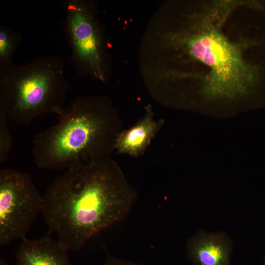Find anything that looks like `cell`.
I'll use <instances>...</instances> for the list:
<instances>
[{
    "label": "cell",
    "instance_id": "cell-8",
    "mask_svg": "<svg viewBox=\"0 0 265 265\" xmlns=\"http://www.w3.org/2000/svg\"><path fill=\"white\" fill-rule=\"evenodd\" d=\"M186 250L194 265H231L233 244L225 232L199 230L187 240Z\"/></svg>",
    "mask_w": 265,
    "mask_h": 265
},
{
    "label": "cell",
    "instance_id": "cell-13",
    "mask_svg": "<svg viewBox=\"0 0 265 265\" xmlns=\"http://www.w3.org/2000/svg\"><path fill=\"white\" fill-rule=\"evenodd\" d=\"M0 265H7L5 261L1 257L0 258Z\"/></svg>",
    "mask_w": 265,
    "mask_h": 265
},
{
    "label": "cell",
    "instance_id": "cell-14",
    "mask_svg": "<svg viewBox=\"0 0 265 265\" xmlns=\"http://www.w3.org/2000/svg\"></svg>",
    "mask_w": 265,
    "mask_h": 265
},
{
    "label": "cell",
    "instance_id": "cell-12",
    "mask_svg": "<svg viewBox=\"0 0 265 265\" xmlns=\"http://www.w3.org/2000/svg\"><path fill=\"white\" fill-rule=\"evenodd\" d=\"M106 259L101 265H144L140 263L120 259L112 256L105 248Z\"/></svg>",
    "mask_w": 265,
    "mask_h": 265
},
{
    "label": "cell",
    "instance_id": "cell-3",
    "mask_svg": "<svg viewBox=\"0 0 265 265\" xmlns=\"http://www.w3.org/2000/svg\"><path fill=\"white\" fill-rule=\"evenodd\" d=\"M107 108L100 98H76L57 123L34 136L32 153L36 164L43 169H68L105 160Z\"/></svg>",
    "mask_w": 265,
    "mask_h": 265
},
{
    "label": "cell",
    "instance_id": "cell-2",
    "mask_svg": "<svg viewBox=\"0 0 265 265\" xmlns=\"http://www.w3.org/2000/svg\"><path fill=\"white\" fill-rule=\"evenodd\" d=\"M230 2H205L186 17L185 26L170 32L164 41L208 70L201 91L209 100L234 99L250 91L259 80V69L246 59L245 51L253 44L248 39L233 41L223 27Z\"/></svg>",
    "mask_w": 265,
    "mask_h": 265
},
{
    "label": "cell",
    "instance_id": "cell-9",
    "mask_svg": "<svg viewBox=\"0 0 265 265\" xmlns=\"http://www.w3.org/2000/svg\"><path fill=\"white\" fill-rule=\"evenodd\" d=\"M147 109L146 115L140 122L117 136L114 145L119 153L136 157L150 143L158 124L151 110Z\"/></svg>",
    "mask_w": 265,
    "mask_h": 265
},
{
    "label": "cell",
    "instance_id": "cell-1",
    "mask_svg": "<svg viewBox=\"0 0 265 265\" xmlns=\"http://www.w3.org/2000/svg\"><path fill=\"white\" fill-rule=\"evenodd\" d=\"M135 194L109 160L68 169L43 196L41 212L49 230L69 250L123 219Z\"/></svg>",
    "mask_w": 265,
    "mask_h": 265
},
{
    "label": "cell",
    "instance_id": "cell-7",
    "mask_svg": "<svg viewBox=\"0 0 265 265\" xmlns=\"http://www.w3.org/2000/svg\"><path fill=\"white\" fill-rule=\"evenodd\" d=\"M49 230L42 237L22 239L15 254V265H73L69 248Z\"/></svg>",
    "mask_w": 265,
    "mask_h": 265
},
{
    "label": "cell",
    "instance_id": "cell-5",
    "mask_svg": "<svg viewBox=\"0 0 265 265\" xmlns=\"http://www.w3.org/2000/svg\"><path fill=\"white\" fill-rule=\"evenodd\" d=\"M64 7V31L76 71L106 82L107 53L95 5L89 0H67Z\"/></svg>",
    "mask_w": 265,
    "mask_h": 265
},
{
    "label": "cell",
    "instance_id": "cell-4",
    "mask_svg": "<svg viewBox=\"0 0 265 265\" xmlns=\"http://www.w3.org/2000/svg\"><path fill=\"white\" fill-rule=\"evenodd\" d=\"M69 85L59 56H40L24 65L0 66V113L21 126L47 113L61 116Z\"/></svg>",
    "mask_w": 265,
    "mask_h": 265
},
{
    "label": "cell",
    "instance_id": "cell-10",
    "mask_svg": "<svg viewBox=\"0 0 265 265\" xmlns=\"http://www.w3.org/2000/svg\"><path fill=\"white\" fill-rule=\"evenodd\" d=\"M22 38L19 32L0 25V66L13 63V58Z\"/></svg>",
    "mask_w": 265,
    "mask_h": 265
},
{
    "label": "cell",
    "instance_id": "cell-6",
    "mask_svg": "<svg viewBox=\"0 0 265 265\" xmlns=\"http://www.w3.org/2000/svg\"><path fill=\"white\" fill-rule=\"evenodd\" d=\"M43 196L31 176L21 171L0 170V245L23 239L41 212Z\"/></svg>",
    "mask_w": 265,
    "mask_h": 265
},
{
    "label": "cell",
    "instance_id": "cell-11",
    "mask_svg": "<svg viewBox=\"0 0 265 265\" xmlns=\"http://www.w3.org/2000/svg\"><path fill=\"white\" fill-rule=\"evenodd\" d=\"M8 118L0 113V162L6 161L12 148V138L7 125Z\"/></svg>",
    "mask_w": 265,
    "mask_h": 265
}]
</instances>
